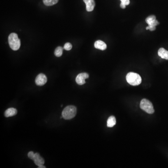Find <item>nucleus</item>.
Here are the masks:
<instances>
[{
	"label": "nucleus",
	"mask_w": 168,
	"mask_h": 168,
	"mask_svg": "<svg viewBox=\"0 0 168 168\" xmlns=\"http://www.w3.org/2000/svg\"><path fill=\"white\" fill-rule=\"evenodd\" d=\"M58 0H43L44 5L47 6L54 5L58 2Z\"/></svg>",
	"instance_id": "obj_14"
},
{
	"label": "nucleus",
	"mask_w": 168,
	"mask_h": 168,
	"mask_svg": "<svg viewBox=\"0 0 168 168\" xmlns=\"http://www.w3.org/2000/svg\"><path fill=\"white\" fill-rule=\"evenodd\" d=\"M94 47L99 50L104 51L107 49V44L105 43L103 41L98 40L96 41L94 43Z\"/></svg>",
	"instance_id": "obj_10"
},
{
	"label": "nucleus",
	"mask_w": 168,
	"mask_h": 168,
	"mask_svg": "<svg viewBox=\"0 0 168 168\" xmlns=\"http://www.w3.org/2000/svg\"><path fill=\"white\" fill-rule=\"evenodd\" d=\"M38 168H46V167H45V166H43V165H39V166H38Z\"/></svg>",
	"instance_id": "obj_19"
},
{
	"label": "nucleus",
	"mask_w": 168,
	"mask_h": 168,
	"mask_svg": "<svg viewBox=\"0 0 168 168\" xmlns=\"http://www.w3.org/2000/svg\"><path fill=\"white\" fill-rule=\"evenodd\" d=\"M47 81V79L46 76L43 73H40L38 75L35 80V83L37 84V85L39 86L44 85V84L46 83Z\"/></svg>",
	"instance_id": "obj_7"
},
{
	"label": "nucleus",
	"mask_w": 168,
	"mask_h": 168,
	"mask_svg": "<svg viewBox=\"0 0 168 168\" xmlns=\"http://www.w3.org/2000/svg\"><path fill=\"white\" fill-rule=\"evenodd\" d=\"M17 110L14 108H10L5 112V116L6 117L13 116L17 114Z\"/></svg>",
	"instance_id": "obj_11"
},
{
	"label": "nucleus",
	"mask_w": 168,
	"mask_h": 168,
	"mask_svg": "<svg viewBox=\"0 0 168 168\" xmlns=\"http://www.w3.org/2000/svg\"><path fill=\"white\" fill-rule=\"evenodd\" d=\"M63 51V48L62 47H57L55 50L54 52V54L55 56L57 57H60L62 55Z\"/></svg>",
	"instance_id": "obj_15"
},
{
	"label": "nucleus",
	"mask_w": 168,
	"mask_h": 168,
	"mask_svg": "<svg viewBox=\"0 0 168 168\" xmlns=\"http://www.w3.org/2000/svg\"><path fill=\"white\" fill-rule=\"evenodd\" d=\"M158 54L161 58L168 60V51L165 49L161 48L159 49Z\"/></svg>",
	"instance_id": "obj_12"
},
{
	"label": "nucleus",
	"mask_w": 168,
	"mask_h": 168,
	"mask_svg": "<svg viewBox=\"0 0 168 168\" xmlns=\"http://www.w3.org/2000/svg\"><path fill=\"white\" fill-rule=\"evenodd\" d=\"M71 48H72V45L70 43H67L64 45V49L66 51H70L71 50Z\"/></svg>",
	"instance_id": "obj_17"
},
{
	"label": "nucleus",
	"mask_w": 168,
	"mask_h": 168,
	"mask_svg": "<svg viewBox=\"0 0 168 168\" xmlns=\"http://www.w3.org/2000/svg\"><path fill=\"white\" fill-rule=\"evenodd\" d=\"M140 108L149 114H152L155 112L152 103L146 99H142L141 101Z\"/></svg>",
	"instance_id": "obj_4"
},
{
	"label": "nucleus",
	"mask_w": 168,
	"mask_h": 168,
	"mask_svg": "<svg viewBox=\"0 0 168 168\" xmlns=\"http://www.w3.org/2000/svg\"><path fill=\"white\" fill-rule=\"evenodd\" d=\"M88 78L89 75L87 73H80L76 78V82L79 85H83L85 83V79Z\"/></svg>",
	"instance_id": "obj_6"
},
{
	"label": "nucleus",
	"mask_w": 168,
	"mask_h": 168,
	"mask_svg": "<svg viewBox=\"0 0 168 168\" xmlns=\"http://www.w3.org/2000/svg\"><path fill=\"white\" fill-rule=\"evenodd\" d=\"M86 4V10L88 12H91L95 7V3L94 0H83Z\"/></svg>",
	"instance_id": "obj_8"
},
{
	"label": "nucleus",
	"mask_w": 168,
	"mask_h": 168,
	"mask_svg": "<svg viewBox=\"0 0 168 168\" xmlns=\"http://www.w3.org/2000/svg\"><path fill=\"white\" fill-rule=\"evenodd\" d=\"M121 1V8L124 9L126 8V6L128 5L130 3V1L129 0H120Z\"/></svg>",
	"instance_id": "obj_16"
},
{
	"label": "nucleus",
	"mask_w": 168,
	"mask_h": 168,
	"mask_svg": "<svg viewBox=\"0 0 168 168\" xmlns=\"http://www.w3.org/2000/svg\"><path fill=\"white\" fill-rule=\"evenodd\" d=\"M8 40L10 47L14 51H17L20 47L21 41L16 33L10 34L9 35Z\"/></svg>",
	"instance_id": "obj_1"
},
{
	"label": "nucleus",
	"mask_w": 168,
	"mask_h": 168,
	"mask_svg": "<svg viewBox=\"0 0 168 168\" xmlns=\"http://www.w3.org/2000/svg\"><path fill=\"white\" fill-rule=\"evenodd\" d=\"M146 22L148 24L149 26L147 27L146 29H150V31H154L156 29V26L159 24L156 20V17L155 15H150L146 19Z\"/></svg>",
	"instance_id": "obj_5"
},
{
	"label": "nucleus",
	"mask_w": 168,
	"mask_h": 168,
	"mask_svg": "<svg viewBox=\"0 0 168 168\" xmlns=\"http://www.w3.org/2000/svg\"><path fill=\"white\" fill-rule=\"evenodd\" d=\"M33 160L34 161L35 164L38 166L39 165H43L44 164V161L43 159L40 156L38 153H35L34 156Z\"/></svg>",
	"instance_id": "obj_9"
},
{
	"label": "nucleus",
	"mask_w": 168,
	"mask_h": 168,
	"mask_svg": "<svg viewBox=\"0 0 168 168\" xmlns=\"http://www.w3.org/2000/svg\"><path fill=\"white\" fill-rule=\"evenodd\" d=\"M126 80L128 84L134 86L139 85L141 82V76L135 72H129L127 75Z\"/></svg>",
	"instance_id": "obj_2"
},
{
	"label": "nucleus",
	"mask_w": 168,
	"mask_h": 168,
	"mask_svg": "<svg viewBox=\"0 0 168 168\" xmlns=\"http://www.w3.org/2000/svg\"><path fill=\"white\" fill-rule=\"evenodd\" d=\"M77 108L75 106H69L66 107L63 111L62 115L66 120H70L75 116Z\"/></svg>",
	"instance_id": "obj_3"
},
{
	"label": "nucleus",
	"mask_w": 168,
	"mask_h": 168,
	"mask_svg": "<svg viewBox=\"0 0 168 168\" xmlns=\"http://www.w3.org/2000/svg\"><path fill=\"white\" fill-rule=\"evenodd\" d=\"M116 123V121L115 117L113 116H111L108 119L107 121V126L108 127H112Z\"/></svg>",
	"instance_id": "obj_13"
},
{
	"label": "nucleus",
	"mask_w": 168,
	"mask_h": 168,
	"mask_svg": "<svg viewBox=\"0 0 168 168\" xmlns=\"http://www.w3.org/2000/svg\"><path fill=\"white\" fill-rule=\"evenodd\" d=\"M35 154L32 151H30L29 153H28V156L29 157V158L30 159L33 160L34 156Z\"/></svg>",
	"instance_id": "obj_18"
}]
</instances>
